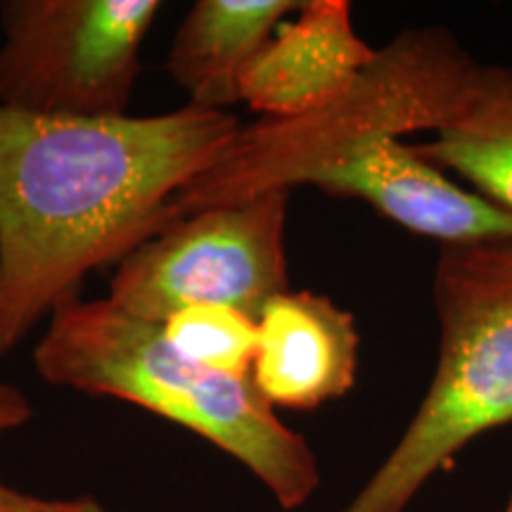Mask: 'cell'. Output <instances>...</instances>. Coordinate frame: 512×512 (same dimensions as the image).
<instances>
[{
    "mask_svg": "<svg viewBox=\"0 0 512 512\" xmlns=\"http://www.w3.org/2000/svg\"><path fill=\"white\" fill-rule=\"evenodd\" d=\"M230 112L60 117L0 107V358L86 275L178 221L174 197L238 133Z\"/></svg>",
    "mask_w": 512,
    "mask_h": 512,
    "instance_id": "cell-1",
    "label": "cell"
},
{
    "mask_svg": "<svg viewBox=\"0 0 512 512\" xmlns=\"http://www.w3.org/2000/svg\"><path fill=\"white\" fill-rule=\"evenodd\" d=\"M34 368L53 387L133 403L195 432L247 467L280 508H302L320 486L309 441L275 415L249 377L185 361L159 325L107 299L60 306L36 344Z\"/></svg>",
    "mask_w": 512,
    "mask_h": 512,
    "instance_id": "cell-2",
    "label": "cell"
},
{
    "mask_svg": "<svg viewBox=\"0 0 512 512\" xmlns=\"http://www.w3.org/2000/svg\"><path fill=\"white\" fill-rule=\"evenodd\" d=\"M477 64L448 29H403L339 98L294 119L238 128L226 150L174 197L176 216L316 185L373 140L437 133Z\"/></svg>",
    "mask_w": 512,
    "mask_h": 512,
    "instance_id": "cell-3",
    "label": "cell"
},
{
    "mask_svg": "<svg viewBox=\"0 0 512 512\" xmlns=\"http://www.w3.org/2000/svg\"><path fill=\"white\" fill-rule=\"evenodd\" d=\"M439 354L418 411L339 512H406L465 446L512 425V240L441 247Z\"/></svg>",
    "mask_w": 512,
    "mask_h": 512,
    "instance_id": "cell-4",
    "label": "cell"
},
{
    "mask_svg": "<svg viewBox=\"0 0 512 512\" xmlns=\"http://www.w3.org/2000/svg\"><path fill=\"white\" fill-rule=\"evenodd\" d=\"M290 192L209 207L164 228L117 264L107 302L162 325L188 306H230L254 320L287 292Z\"/></svg>",
    "mask_w": 512,
    "mask_h": 512,
    "instance_id": "cell-5",
    "label": "cell"
},
{
    "mask_svg": "<svg viewBox=\"0 0 512 512\" xmlns=\"http://www.w3.org/2000/svg\"><path fill=\"white\" fill-rule=\"evenodd\" d=\"M157 0H5L0 107L121 117L140 74Z\"/></svg>",
    "mask_w": 512,
    "mask_h": 512,
    "instance_id": "cell-6",
    "label": "cell"
},
{
    "mask_svg": "<svg viewBox=\"0 0 512 512\" xmlns=\"http://www.w3.org/2000/svg\"><path fill=\"white\" fill-rule=\"evenodd\" d=\"M373 207L384 219L441 247L512 240V216L477 192L453 183L413 145L387 136L361 147L316 185Z\"/></svg>",
    "mask_w": 512,
    "mask_h": 512,
    "instance_id": "cell-7",
    "label": "cell"
},
{
    "mask_svg": "<svg viewBox=\"0 0 512 512\" xmlns=\"http://www.w3.org/2000/svg\"><path fill=\"white\" fill-rule=\"evenodd\" d=\"M361 335L354 313L309 290L273 297L256 318L249 380L268 406L313 411L351 392Z\"/></svg>",
    "mask_w": 512,
    "mask_h": 512,
    "instance_id": "cell-8",
    "label": "cell"
},
{
    "mask_svg": "<svg viewBox=\"0 0 512 512\" xmlns=\"http://www.w3.org/2000/svg\"><path fill=\"white\" fill-rule=\"evenodd\" d=\"M375 53L347 0H306L242 69L240 102L261 119L304 117L347 91Z\"/></svg>",
    "mask_w": 512,
    "mask_h": 512,
    "instance_id": "cell-9",
    "label": "cell"
},
{
    "mask_svg": "<svg viewBox=\"0 0 512 512\" xmlns=\"http://www.w3.org/2000/svg\"><path fill=\"white\" fill-rule=\"evenodd\" d=\"M299 8L297 0H197L176 31L166 72L190 105L228 112L240 102L242 69Z\"/></svg>",
    "mask_w": 512,
    "mask_h": 512,
    "instance_id": "cell-10",
    "label": "cell"
},
{
    "mask_svg": "<svg viewBox=\"0 0 512 512\" xmlns=\"http://www.w3.org/2000/svg\"><path fill=\"white\" fill-rule=\"evenodd\" d=\"M411 145L512 216V67L477 64L456 112L430 143Z\"/></svg>",
    "mask_w": 512,
    "mask_h": 512,
    "instance_id": "cell-11",
    "label": "cell"
},
{
    "mask_svg": "<svg viewBox=\"0 0 512 512\" xmlns=\"http://www.w3.org/2000/svg\"><path fill=\"white\" fill-rule=\"evenodd\" d=\"M169 347L195 366L249 377L256 354V320L230 306H188L162 325Z\"/></svg>",
    "mask_w": 512,
    "mask_h": 512,
    "instance_id": "cell-12",
    "label": "cell"
},
{
    "mask_svg": "<svg viewBox=\"0 0 512 512\" xmlns=\"http://www.w3.org/2000/svg\"><path fill=\"white\" fill-rule=\"evenodd\" d=\"M0 512H107L98 498H46L19 491L0 479Z\"/></svg>",
    "mask_w": 512,
    "mask_h": 512,
    "instance_id": "cell-13",
    "label": "cell"
},
{
    "mask_svg": "<svg viewBox=\"0 0 512 512\" xmlns=\"http://www.w3.org/2000/svg\"><path fill=\"white\" fill-rule=\"evenodd\" d=\"M34 415V406L15 384L0 382V437L27 425Z\"/></svg>",
    "mask_w": 512,
    "mask_h": 512,
    "instance_id": "cell-14",
    "label": "cell"
},
{
    "mask_svg": "<svg viewBox=\"0 0 512 512\" xmlns=\"http://www.w3.org/2000/svg\"><path fill=\"white\" fill-rule=\"evenodd\" d=\"M503 512H512V491H510V496H508V503H505Z\"/></svg>",
    "mask_w": 512,
    "mask_h": 512,
    "instance_id": "cell-15",
    "label": "cell"
}]
</instances>
